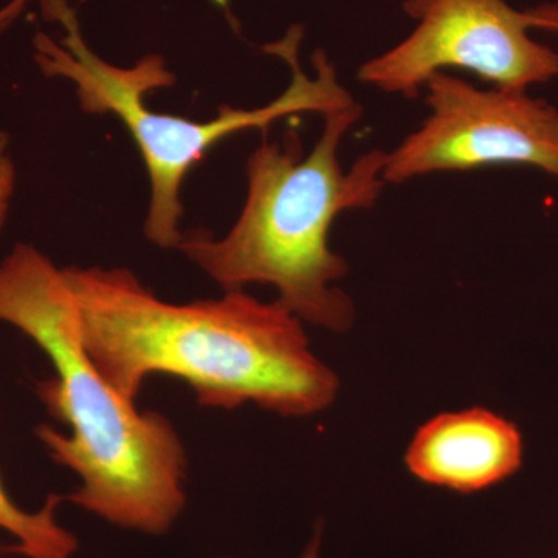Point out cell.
I'll return each mask as SVG.
<instances>
[{
    "label": "cell",
    "mask_w": 558,
    "mask_h": 558,
    "mask_svg": "<svg viewBox=\"0 0 558 558\" xmlns=\"http://www.w3.org/2000/svg\"><path fill=\"white\" fill-rule=\"evenodd\" d=\"M78 304L81 337L106 380L135 403L154 374L185 380L197 402L234 410L253 402L312 416L339 395L337 374L314 354L303 322L279 301L244 290L168 303L128 269H62Z\"/></svg>",
    "instance_id": "1"
},
{
    "label": "cell",
    "mask_w": 558,
    "mask_h": 558,
    "mask_svg": "<svg viewBox=\"0 0 558 558\" xmlns=\"http://www.w3.org/2000/svg\"><path fill=\"white\" fill-rule=\"evenodd\" d=\"M0 322L24 332L57 376L36 391L62 435L39 425L51 459L80 476L69 501L116 526L161 535L185 509L186 453L179 433L156 411H140L92 362L64 271L38 248L17 244L0 263Z\"/></svg>",
    "instance_id": "2"
},
{
    "label": "cell",
    "mask_w": 558,
    "mask_h": 558,
    "mask_svg": "<svg viewBox=\"0 0 558 558\" xmlns=\"http://www.w3.org/2000/svg\"><path fill=\"white\" fill-rule=\"evenodd\" d=\"M357 101L332 109L310 156L299 132L282 143H263L247 160V197L240 218L222 240L205 230L183 233L186 258L226 290L269 284L278 300L303 323L347 332L355 307L333 286L349 266L329 247V231L341 213L371 209L380 199L387 154L371 149L343 171L344 135L362 119Z\"/></svg>",
    "instance_id": "3"
},
{
    "label": "cell",
    "mask_w": 558,
    "mask_h": 558,
    "mask_svg": "<svg viewBox=\"0 0 558 558\" xmlns=\"http://www.w3.org/2000/svg\"><path fill=\"white\" fill-rule=\"evenodd\" d=\"M44 17L58 22L64 31L61 44L44 33L35 36V60L44 75L72 81L81 109L87 113H113L123 121L142 154L150 183L146 238L161 248H178L183 233L179 229L183 215L180 189L194 165L204 159L213 146L245 130H266L274 121L292 113L314 112L325 116L354 100L339 81L328 54L317 50L312 57L315 78H311L299 60L303 27L293 25L284 38L264 47L281 58L292 70L288 89L269 105L258 109L222 106L218 117L194 121L170 113L154 112L145 102L150 90L168 89L175 76L160 54L143 57L132 68H117L101 60L81 35L78 17L69 0H40Z\"/></svg>",
    "instance_id": "4"
},
{
    "label": "cell",
    "mask_w": 558,
    "mask_h": 558,
    "mask_svg": "<svg viewBox=\"0 0 558 558\" xmlns=\"http://www.w3.org/2000/svg\"><path fill=\"white\" fill-rule=\"evenodd\" d=\"M403 11L416 28L357 72L385 94L413 100L446 69L468 70L499 89L527 90L558 76L557 51L529 36L558 33V2L517 10L506 0H405Z\"/></svg>",
    "instance_id": "5"
},
{
    "label": "cell",
    "mask_w": 558,
    "mask_h": 558,
    "mask_svg": "<svg viewBox=\"0 0 558 558\" xmlns=\"http://www.w3.org/2000/svg\"><path fill=\"white\" fill-rule=\"evenodd\" d=\"M424 89L429 116L387 154L385 182L490 165H527L558 178L556 106L527 90L480 89L447 72Z\"/></svg>",
    "instance_id": "6"
},
{
    "label": "cell",
    "mask_w": 558,
    "mask_h": 558,
    "mask_svg": "<svg viewBox=\"0 0 558 558\" xmlns=\"http://www.w3.org/2000/svg\"><path fill=\"white\" fill-rule=\"evenodd\" d=\"M523 453V436L513 422L469 409L425 422L410 442L405 464L422 483L472 494L515 475Z\"/></svg>",
    "instance_id": "7"
},
{
    "label": "cell",
    "mask_w": 558,
    "mask_h": 558,
    "mask_svg": "<svg viewBox=\"0 0 558 558\" xmlns=\"http://www.w3.org/2000/svg\"><path fill=\"white\" fill-rule=\"evenodd\" d=\"M60 495H50L38 512H25L11 499L0 476V529L17 539L14 554L27 558H72L78 539L54 519Z\"/></svg>",
    "instance_id": "8"
},
{
    "label": "cell",
    "mask_w": 558,
    "mask_h": 558,
    "mask_svg": "<svg viewBox=\"0 0 558 558\" xmlns=\"http://www.w3.org/2000/svg\"><path fill=\"white\" fill-rule=\"evenodd\" d=\"M5 145V137H0V231L5 226L11 199L16 189V170H14L13 160L7 154Z\"/></svg>",
    "instance_id": "9"
},
{
    "label": "cell",
    "mask_w": 558,
    "mask_h": 558,
    "mask_svg": "<svg viewBox=\"0 0 558 558\" xmlns=\"http://www.w3.org/2000/svg\"><path fill=\"white\" fill-rule=\"evenodd\" d=\"M28 3H31V0H11L3 9H0V35L9 31L11 25L20 20Z\"/></svg>",
    "instance_id": "10"
},
{
    "label": "cell",
    "mask_w": 558,
    "mask_h": 558,
    "mask_svg": "<svg viewBox=\"0 0 558 558\" xmlns=\"http://www.w3.org/2000/svg\"><path fill=\"white\" fill-rule=\"evenodd\" d=\"M322 542H323V529L322 524H317L315 527L314 535H312V539L310 545L306 546L304 553L301 554L300 558H319V550H322Z\"/></svg>",
    "instance_id": "11"
},
{
    "label": "cell",
    "mask_w": 558,
    "mask_h": 558,
    "mask_svg": "<svg viewBox=\"0 0 558 558\" xmlns=\"http://www.w3.org/2000/svg\"><path fill=\"white\" fill-rule=\"evenodd\" d=\"M3 553H13L14 554V545L11 546V548H2V546H0V554H3Z\"/></svg>",
    "instance_id": "12"
}]
</instances>
